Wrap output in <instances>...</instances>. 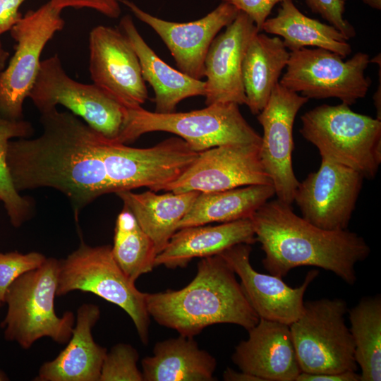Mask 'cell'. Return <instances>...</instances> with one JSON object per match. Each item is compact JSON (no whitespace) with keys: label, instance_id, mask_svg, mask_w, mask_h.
<instances>
[{"label":"cell","instance_id":"obj_1","mask_svg":"<svg viewBox=\"0 0 381 381\" xmlns=\"http://www.w3.org/2000/svg\"><path fill=\"white\" fill-rule=\"evenodd\" d=\"M250 219L265 253L263 267L281 278L297 267L314 266L351 285L356 282V265L370 253L358 234L348 229L331 231L316 226L278 199L267 201Z\"/></svg>","mask_w":381,"mask_h":381},{"label":"cell","instance_id":"obj_2","mask_svg":"<svg viewBox=\"0 0 381 381\" xmlns=\"http://www.w3.org/2000/svg\"><path fill=\"white\" fill-rule=\"evenodd\" d=\"M146 306L158 324L188 337L214 324H234L248 331L259 321L234 270L219 255L201 258L185 287L146 293Z\"/></svg>","mask_w":381,"mask_h":381},{"label":"cell","instance_id":"obj_3","mask_svg":"<svg viewBox=\"0 0 381 381\" xmlns=\"http://www.w3.org/2000/svg\"><path fill=\"white\" fill-rule=\"evenodd\" d=\"M233 103H217L186 112L157 113L142 107L128 108L117 143H132L154 131L174 133L195 152L227 144L260 145L261 136Z\"/></svg>","mask_w":381,"mask_h":381},{"label":"cell","instance_id":"obj_4","mask_svg":"<svg viewBox=\"0 0 381 381\" xmlns=\"http://www.w3.org/2000/svg\"><path fill=\"white\" fill-rule=\"evenodd\" d=\"M58 274L59 260L49 258L10 285L4 301L7 310L0 325L6 340L16 342L23 349L42 337L60 344L68 341L75 317L71 311L62 316L55 312Z\"/></svg>","mask_w":381,"mask_h":381},{"label":"cell","instance_id":"obj_5","mask_svg":"<svg viewBox=\"0 0 381 381\" xmlns=\"http://www.w3.org/2000/svg\"><path fill=\"white\" fill-rule=\"evenodd\" d=\"M301 135L321 157L350 167L373 179L381 164V121L349 106L322 104L301 117Z\"/></svg>","mask_w":381,"mask_h":381},{"label":"cell","instance_id":"obj_6","mask_svg":"<svg viewBox=\"0 0 381 381\" xmlns=\"http://www.w3.org/2000/svg\"><path fill=\"white\" fill-rule=\"evenodd\" d=\"M75 290L94 294L121 308L133 320L140 341L147 344L146 293L139 291L116 263L111 246H90L81 242L77 250L59 260L56 296Z\"/></svg>","mask_w":381,"mask_h":381},{"label":"cell","instance_id":"obj_7","mask_svg":"<svg viewBox=\"0 0 381 381\" xmlns=\"http://www.w3.org/2000/svg\"><path fill=\"white\" fill-rule=\"evenodd\" d=\"M342 298L304 302L301 315L289 325L301 372L312 374L357 371L354 344Z\"/></svg>","mask_w":381,"mask_h":381},{"label":"cell","instance_id":"obj_8","mask_svg":"<svg viewBox=\"0 0 381 381\" xmlns=\"http://www.w3.org/2000/svg\"><path fill=\"white\" fill-rule=\"evenodd\" d=\"M40 113L67 108L104 137L116 142L128 107L95 84H83L70 78L58 54L41 61L35 83L29 94Z\"/></svg>","mask_w":381,"mask_h":381},{"label":"cell","instance_id":"obj_9","mask_svg":"<svg viewBox=\"0 0 381 381\" xmlns=\"http://www.w3.org/2000/svg\"><path fill=\"white\" fill-rule=\"evenodd\" d=\"M369 63V55L363 52L344 61L331 51L304 47L290 52L279 83L308 99L335 97L351 106L365 97L370 86L364 74Z\"/></svg>","mask_w":381,"mask_h":381},{"label":"cell","instance_id":"obj_10","mask_svg":"<svg viewBox=\"0 0 381 381\" xmlns=\"http://www.w3.org/2000/svg\"><path fill=\"white\" fill-rule=\"evenodd\" d=\"M61 11L49 1L35 11H28L11 29L16 45L8 66L0 74L1 116L23 119V102L38 75L41 54L64 27Z\"/></svg>","mask_w":381,"mask_h":381},{"label":"cell","instance_id":"obj_11","mask_svg":"<svg viewBox=\"0 0 381 381\" xmlns=\"http://www.w3.org/2000/svg\"><path fill=\"white\" fill-rule=\"evenodd\" d=\"M308 99L278 83L257 116L263 130L259 149L261 163L277 199L291 205L299 184L292 165L293 128L297 113Z\"/></svg>","mask_w":381,"mask_h":381},{"label":"cell","instance_id":"obj_12","mask_svg":"<svg viewBox=\"0 0 381 381\" xmlns=\"http://www.w3.org/2000/svg\"><path fill=\"white\" fill-rule=\"evenodd\" d=\"M364 179L355 169L321 157L319 169L299 182L294 202L302 217L313 225L347 229Z\"/></svg>","mask_w":381,"mask_h":381},{"label":"cell","instance_id":"obj_13","mask_svg":"<svg viewBox=\"0 0 381 381\" xmlns=\"http://www.w3.org/2000/svg\"><path fill=\"white\" fill-rule=\"evenodd\" d=\"M255 144H227L199 152L194 162L165 191L200 193L272 184Z\"/></svg>","mask_w":381,"mask_h":381},{"label":"cell","instance_id":"obj_14","mask_svg":"<svg viewBox=\"0 0 381 381\" xmlns=\"http://www.w3.org/2000/svg\"><path fill=\"white\" fill-rule=\"evenodd\" d=\"M89 70L93 84L128 108L148 98L138 57L124 34L109 26L95 27L89 35Z\"/></svg>","mask_w":381,"mask_h":381},{"label":"cell","instance_id":"obj_15","mask_svg":"<svg viewBox=\"0 0 381 381\" xmlns=\"http://www.w3.org/2000/svg\"><path fill=\"white\" fill-rule=\"evenodd\" d=\"M119 1L155 31L170 51L179 71L197 80L205 77V59L212 42L240 11L234 5L222 1L202 18L176 23L154 16L129 0Z\"/></svg>","mask_w":381,"mask_h":381},{"label":"cell","instance_id":"obj_16","mask_svg":"<svg viewBox=\"0 0 381 381\" xmlns=\"http://www.w3.org/2000/svg\"><path fill=\"white\" fill-rule=\"evenodd\" d=\"M251 251V245L239 243L219 255L238 276L243 293L259 319L290 325L301 315L305 292L319 272L310 270L301 285L293 288L281 277L256 271L250 264Z\"/></svg>","mask_w":381,"mask_h":381},{"label":"cell","instance_id":"obj_17","mask_svg":"<svg viewBox=\"0 0 381 381\" xmlns=\"http://www.w3.org/2000/svg\"><path fill=\"white\" fill-rule=\"evenodd\" d=\"M260 32L245 13L236 18L212 42L205 59V104L233 102L246 104L241 66L252 38Z\"/></svg>","mask_w":381,"mask_h":381},{"label":"cell","instance_id":"obj_18","mask_svg":"<svg viewBox=\"0 0 381 381\" xmlns=\"http://www.w3.org/2000/svg\"><path fill=\"white\" fill-rule=\"evenodd\" d=\"M231 359L243 372L262 381H296L301 370L289 325L259 319Z\"/></svg>","mask_w":381,"mask_h":381},{"label":"cell","instance_id":"obj_19","mask_svg":"<svg viewBox=\"0 0 381 381\" xmlns=\"http://www.w3.org/2000/svg\"><path fill=\"white\" fill-rule=\"evenodd\" d=\"M99 318L100 310L97 305H81L66 346L54 360L42 365L34 380L99 381L107 352L95 341L92 334Z\"/></svg>","mask_w":381,"mask_h":381},{"label":"cell","instance_id":"obj_20","mask_svg":"<svg viewBox=\"0 0 381 381\" xmlns=\"http://www.w3.org/2000/svg\"><path fill=\"white\" fill-rule=\"evenodd\" d=\"M250 218L217 225H198L178 229L155 260V266L185 267L195 258L219 255L239 243L256 242Z\"/></svg>","mask_w":381,"mask_h":381},{"label":"cell","instance_id":"obj_21","mask_svg":"<svg viewBox=\"0 0 381 381\" xmlns=\"http://www.w3.org/2000/svg\"><path fill=\"white\" fill-rule=\"evenodd\" d=\"M119 29L126 37L138 57L145 82L154 90L155 112H174L182 100L205 95V81L173 68L160 59L145 42L130 15L121 19Z\"/></svg>","mask_w":381,"mask_h":381},{"label":"cell","instance_id":"obj_22","mask_svg":"<svg viewBox=\"0 0 381 381\" xmlns=\"http://www.w3.org/2000/svg\"><path fill=\"white\" fill-rule=\"evenodd\" d=\"M216 359L193 337L179 335L157 342L142 360L143 381H212Z\"/></svg>","mask_w":381,"mask_h":381},{"label":"cell","instance_id":"obj_23","mask_svg":"<svg viewBox=\"0 0 381 381\" xmlns=\"http://www.w3.org/2000/svg\"><path fill=\"white\" fill-rule=\"evenodd\" d=\"M199 193L198 191H169L157 194L149 190L141 193L123 190L116 194L152 239L158 254L178 230L181 220Z\"/></svg>","mask_w":381,"mask_h":381},{"label":"cell","instance_id":"obj_24","mask_svg":"<svg viewBox=\"0 0 381 381\" xmlns=\"http://www.w3.org/2000/svg\"><path fill=\"white\" fill-rule=\"evenodd\" d=\"M290 52L282 39L258 32L250 41L242 66V80L250 112L258 115L266 106Z\"/></svg>","mask_w":381,"mask_h":381},{"label":"cell","instance_id":"obj_25","mask_svg":"<svg viewBox=\"0 0 381 381\" xmlns=\"http://www.w3.org/2000/svg\"><path fill=\"white\" fill-rule=\"evenodd\" d=\"M274 195L272 184L250 185L221 191L200 193L181 220L178 229L250 218Z\"/></svg>","mask_w":381,"mask_h":381},{"label":"cell","instance_id":"obj_26","mask_svg":"<svg viewBox=\"0 0 381 381\" xmlns=\"http://www.w3.org/2000/svg\"><path fill=\"white\" fill-rule=\"evenodd\" d=\"M262 31L282 37L291 52L310 46L331 51L343 58L352 52L348 40L335 27L306 16L292 0L281 3L277 15L266 20Z\"/></svg>","mask_w":381,"mask_h":381},{"label":"cell","instance_id":"obj_27","mask_svg":"<svg viewBox=\"0 0 381 381\" xmlns=\"http://www.w3.org/2000/svg\"><path fill=\"white\" fill-rule=\"evenodd\" d=\"M348 312L354 358L361 370V381H380V296L364 297Z\"/></svg>","mask_w":381,"mask_h":381},{"label":"cell","instance_id":"obj_28","mask_svg":"<svg viewBox=\"0 0 381 381\" xmlns=\"http://www.w3.org/2000/svg\"><path fill=\"white\" fill-rule=\"evenodd\" d=\"M111 253L121 269L134 282L155 267L157 253L153 241L124 205L116 220Z\"/></svg>","mask_w":381,"mask_h":381},{"label":"cell","instance_id":"obj_29","mask_svg":"<svg viewBox=\"0 0 381 381\" xmlns=\"http://www.w3.org/2000/svg\"><path fill=\"white\" fill-rule=\"evenodd\" d=\"M33 132L32 125L29 121L11 120L0 116V201L14 227H20L31 218L33 202L30 198L21 196L13 185L7 164L8 145L12 138H27Z\"/></svg>","mask_w":381,"mask_h":381},{"label":"cell","instance_id":"obj_30","mask_svg":"<svg viewBox=\"0 0 381 381\" xmlns=\"http://www.w3.org/2000/svg\"><path fill=\"white\" fill-rule=\"evenodd\" d=\"M139 354L128 344L119 343L107 352L99 381H143L142 372L137 366Z\"/></svg>","mask_w":381,"mask_h":381},{"label":"cell","instance_id":"obj_31","mask_svg":"<svg viewBox=\"0 0 381 381\" xmlns=\"http://www.w3.org/2000/svg\"><path fill=\"white\" fill-rule=\"evenodd\" d=\"M46 257L38 252H0V303H4L10 285L20 275L41 266Z\"/></svg>","mask_w":381,"mask_h":381},{"label":"cell","instance_id":"obj_32","mask_svg":"<svg viewBox=\"0 0 381 381\" xmlns=\"http://www.w3.org/2000/svg\"><path fill=\"white\" fill-rule=\"evenodd\" d=\"M312 12L320 15L341 32L347 40L356 36L354 28L344 19V0H304Z\"/></svg>","mask_w":381,"mask_h":381},{"label":"cell","instance_id":"obj_33","mask_svg":"<svg viewBox=\"0 0 381 381\" xmlns=\"http://www.w3.org/2000/svg\"><path fill=\"white\" fill-rule=\"evenodd\" d=\"M247 14L260 32L274 6L285 0H222Z\"/></svg>","mask_w":381,"mask_h":381},{"label":"cell","instance_id":"obj_34","mask_svg":"<svg viewBox=\"0 0 381 381\" xmlns=\"http://www.w3.org/2000/svg\"><path fill=\"white\" fill-rule=\"evenodd\" d=\"M56 8L62 10L67 7L75 8H89L111 18L121 14L119 0H49Z\"/></svg>","mask_w":381,"mask_h":381},{"label":"cell","instance_id":"obj_35","mask_svg":"<svg viewBox=\"0 0 381 381\" xmlns=\"http://www.w3.org/2000/svg\"><path fill=\"white\" fill-rule=\"evenodd\" d=\"M25 1L0 0V35L11 30L22 18L19 8Z\"/></svg>","mask_w":381,"mask_h":381},{"label":"cell","instance_id":"obj_36","mask_svg":"<svg viewBox=\"0 0 381 381\" xmlns=\"http://www.w3.org/2000/svg\"><path fill=\"white\" fill-rule=\"evenodd\" d=\"M296 381H361V376L356 371L352 370L320 374L301 372Z\"/></svg>","mask_w":381,"mask_h":381},{"label":"cell","instance_id":"obj_37","mask_svg":"<svg viewBox=\"0 0 381 381\" xmlns=\"http://www.w3.org/2000/svg\"><path fill=\"white\" fill-rule=\"evenodd\" d=\"M223 379L226 381H262L260 378L241 370L236 371L227 368L223 373Z\"/></svg>","mask_w":381,"mask_h":381},{"label":"cell","instance_id":"obj_38","mask_svg":"<svg viewBox=\"0 0 381 381\" xmlns=\"http://www.w3.org/2000/svg\"><path fill=\"white\" fill-rule=\"evenodd\" d=\"M380 66L379 71V87H377L375 93L374 94L373 99L374 104L377 109V118L378 120L381 121V80H380Z\"/></svg>","mask_w":381,"mask_h":381},{"label":"cell","instance_id":"obj_39","mask_svg":"<svg viewBox=\"0 0 381 381\" xmlns=\"http://www.w3.org/2000/svg\"><path fill=\"white\" fill-rule=\"evenodd\" d=\"M9 56V53L5 50L0 40V74L5 68L6 62Z\"/></svg>","mask_w":381,"mask_h":381},{"label":"cell","instance_id":"obj_40","mask_svg":"<svg viewBox=\"0 0 381 381\" xmlns=\"http://www.w3.org/2000/svg\"><path fill=\"white\" fill-rule=\"evenodd\" d=\"M363 1L372 8L379 10L381 8V0H363Z\"/></svg>","mask_w":381,"mask_h":381},{"label":"cell","instance_id":"obj_41","mask_svg":"<svg viewBox=\"0 0 381 381\" xmlns=\"http://www.w3.org/2000/svg\"><path fill=\"white\" fill-rule=\"evenodd\" d=\"M9 378L1 370H0V381L8 380Z\"/></svg>","mask_w":381,"mask_h":381},{"label":"cell","instance_id":"obj_42","mask_svg":"<svg viewBox=\"0 0 381 381\" xmlns=\"http://www.w3.org/2000/svg\"><path fill=\"white\" fill-rule=\"evenodd\" d=\"M1 304L0 303V307H1Z\"/></svg>","mask_w":381,"mask_h":381}]
</instances>
